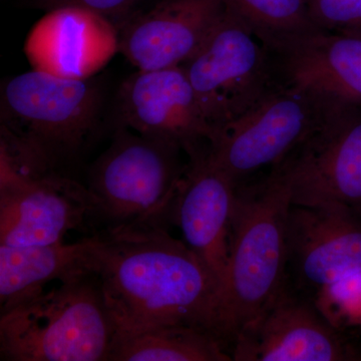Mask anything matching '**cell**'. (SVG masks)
Here are the masks:
<instances>
[{
  "label": "cell",
  "mask_w": 361,
  "mask_h": 361,
  "mask_svg": "<svg viewBox=\"0 0 361 361\" xmlns=\"http://www.w3.org/2000/svg\"><path fill=\"white\" fill-rule=\"evenodd\" d=\"M99 235L94 274L116 338L164 325L205 329L226 342L222 288L167 227L120 228Z\"/></svg>",
  "instance_id": "obj_1"
},
{
  "label": "cell",
  "mask_w": 361,
  "mask_h": 361,
  "mask_svg": "<svg viewBox=\"0 0 361 361\" xmlns=\"http://www.w3.org/2000/svg\"><path fill=\"white\" fill-rule=\"evenodd\" d=\"M291 188L276 167L255 184L237 187L229 261L223 285V325L231 345L237 334L289 283L287 222Z\"/></svg>",
  "instance_id": "obj_2"
},
{
  "label": "cell",
  "mask_w": 361,
  "mask_h": 361,
  "mask_svg": "<svg viewBox=\"0 0 361 361\" xmlns=\"http://www.w3.org/2000/svg\"><path fill=\"white\" fill-rule=\"evenodd\" d=\"M115 338L94 273L59 282L0 314L2 360H109Z\"/></svg>",
  "instance_id": "obj_3"
},
{
  "label": "cell",
  "mask_w": 361,
  "mask_h": 361,
  "mask_svg": "<svg viewBox=\"0 0 361 361\" xmlns=\"http://www.w3.org/2000/svg\"><path fill=\"white\" fill-rule=\"evenodd\" d=\"M182 152L174 142L116 128L87 173L104 230L167 227L188 165Z\"/></svg>",
  "instance_id": "obj_4"
},
{
  "label": "cell",
  "mask_w": 361,
  "mask_h": 361,
  "mask_svg": "<svg viewBox=\"0 0 361 361\" xmlns=\"http://www.w3.org/2000/svg\"><path fill=\"white\" fill-rule=\"evenodd\" d=\"M103 102L101 85L92 78L73 80L32 70L2 87L0 127L63 173L94 139Z\"/></svg>",
  "instance_id": "obj_5"
},
{
  "label": "cell",
  "mask_w": 361,
  "mask_h": 361,
  "mask_svg": "<svg viewBox=\"0 0 361 361\" xmlns=\"http://www.w3.org/2000/svg\"><path fill=\"white\" fill-rule=\"evenodd\" d=\"M182 66L215 132L280 84L269 49L226 8L206 42Z\"/></svg>",
  "instance_id": "obj_6"
},
{
  "label": "cell",
  "mask_w": 361,
  "mask_h": 361,
  "mask_svg": "<svg viewBox=\"0 0 361 361\" xmlns=\"http://www.w3.org/2000/svg\"><path fill=\"white\" fill-rule=\"evenodd\" d=\"M339 106L280 82L244 115L216 130L208 155L241 184L283 161Z\"/></svg>",
  "instance_id": "obj_7"
},
{
  "label": "cell",
  "mask_w": 361,
  "mask_h": 361,
  "mask_svg": "<svg viewBox=\"0 0 361 361\" xmlns=\"http://www.w3.org/2000/svg\"><path fill=\"white\" fill-rule=\"evenodd\" d=\"M274 167L293 205L341 204L361 213V106H337Z\"/></svg>",
  "instance_id": "obj_8"
},
{
  "label": "cell",
  "mask_w": 361,
  "mask_h": 361,
  "mask_svg": "<svg viewBox=\"0 0 361 361\" xmlns=\"http://www.w3.org/2000/svg\"><path fill=\"white\" fill-rule=\"evenodd\" d=\"M236 361L360 360V355L316 306L290 283L233 341Z\"/></svg>",
  "instance_id": "obj_9"
},
{
  "label": "cell",
  "mask_w": 361,
  "mask_h": 361,
  "mask_svg": "<svg viewBox=\"0 0 361 361\" xmlns=\"http://www.w3.org/2000/svg\"><path fill=\"white\" fill-rule=\"evenodd\" d=\"M361 271V213L341 204L293 205L287 222V273L313 298Z\"/></svg>",
  "instance_id": "obj_10"
},
{
  "label": "cell",
  "mask_w": 361,
  "mask_h": 361,
  "mask_svg": "<svg viewBox=\"0 0 361 361\" xmlns=\"http://www.w3.org/2000/svg\"><path fill=\"white\" fill-rule=\"evenodd\" d=\"M116 106V128L174 142L189 158L215 135L182 66L137 70L121 85Z\"/></svg>",
  "instance_id": "obj_11"
},
{
  "label": "cell",
  "mask_w": 361,
  "mask_h": 361,
  "mask_svg": "<svg viewBox=\"0 0 361 361\" xmlns=\"http://www.w3.org/2000/svg\"><path fill=\"white\" fill-rule=\"evenodd\" d=\"M97 216L90 190L65 173L0 188V245L59 243Z\"/></svg>",
  "instance_id": "obj_12"
},
{
  "label": "cell",
  "mask_w": 361,
  "mask_h": 361,
  "mask_svg": "<svg viewBox=\"0 0 361 361\" xmlns=\"http://www.w3.org/2000/svg\"><path fill=\"white\" fill-rule=\"evenodd\" d=\"M208 148L189 158L170 220L179 227L185 243L209 268L223 291L238 184L213 163Z\"/></svg>",
  "instance_id": "obj_13"
},
{
  "label": "cell",
  "mask_w": 361,
  "mask_h": 361,
  "mask_svg": "<svg viewBox=\"0 0 361 361\" xmlns=\"http://www.w3.org/2000/svg\"><path fill=\"white\" fill-rule=\"evenodd\" d=\"M225 11L222 0H161L135 11L118 30V51L139 71L184 65Z\"/></svg>",
  "instance_id": "obj_14"
},
{
  "label": "cell",
  "mask_w": 361,
  "mask_h": 361,
  "mask_svg": "<svg viewBox=\"0 0 361 361\" xmlns=\"http://www.w3.org/2000/svg\"><path fill=\"white\" fill-rule=\"evenodd\" d=\"M120 37L110 20L78 7L47 11L28 33L25 54L32 70L87 80L118 51Z\"/></svg>",
  "instance_id": "obj_15"
},
{
  "label": "cell",
  "mask_w": 361,
  "mask_h": 361,
  "mask_svg": "<svg viewBox=\"0 0 361 361\" xmlns=\"http://www.w3.org/2000/svg\"><path fill=\"white\" fill-rule=\"evenodd\" d=\"M280 82L341 104L361 106V37L320 32L273 54Z\"/></svg>",
  "instance_id": "obj_16"
},
{
  "label": "cell",
  "mask_w": 361,
  "mask_h": 361,
  "mask_svg": "<svg viewBox=\"0 0 361 361\" xmlns=\"http://www.w3.org/2000/svg\"><path fill=\"white\" fill-rule=\"evenodd\" d=\"M99 235L75 243L49 245H0V312L61 282L94 273Z\"/></svg>",
  "instance_id": "obj_17"
},
{
  "label": "cell",
  "mask_w": 361,
  "mask_h": 361,
  "mask_svg": "<svg viewBox=\"0 0 361 361\" xmlns=\"http://www.w3.org/2000/svg\"><path fill=\"white\" fill-rule=\"evenodd\" d=\"M227 345L205 329L164 325L116 338L109 361H231Z\"/></svg>",
  "instance_id": "obj_18"
},
{
  "label": "cell",
  "mask_w": 361,
  "mask_h": 361,
  "mask_svg": "<svg viewBox=\"0 0 361 361\" xmlns=\"http://www.w3.org/2000/svg\"><path fill=\"white\" fill-rule=\"evenodd\" d=\"M225 8L245 25L272 54L314 33L317 25L310 0H222Z\"/></svg>",
  "instance_id": "obj_19"
},
{
  "label": "cell",
  "mask_w": 361,
  "mask_h": 361,
  "mask_svg": "<svg viewBox=\"0 0 361 361\" xmlns=\"http://www.w3.org/2000/svg\"><path fill=\"white\" fill-rule=\"evenodd\" d=\"M312 299L337 329H361V271L322 289Z\"/></svg>",
  "instance_id": "obj_20"
},
{
  "label": "cell",
  "mask_w": 361,
  "mask_h": 361,
  "mask_svg": "<svg viewBox=\"0 0 361 361\" xmlns=\"http://www.w3.org/2000/svg\"><path fill=\"white\" fill-rule=\"evenodd\" d=\"M317 25L326 32L361 35V0H310Z\"/></svg>",
  "instance_id": "obj_21"
},
{
  "label": "cell",
  "mask_w": 361,
  "mask_h": 361,
  "mask_svg": "<svg viewBox=\"0 0 361 361\" xmlns=\"http://www.w3.org/2000/svg\"><path fill=\"white\" fill-rule=\"evenodd\" d=\"M141 0H23L30 8L47 11L61 7H78L99 14L110 20L118 30L135 13Z\"/></svg>",
  "instance_id": "obj_22"
},
{
  "label": "cell",
  "mask_w": 361,
  "mask_h": 361,
  "mask_svg": "<svg viewBox=\"0 0 361 361\" xmlns=\"http://www.w3.org/2000/svg\"><path fill=\"white\" fill-rule=\"evenodd\" d=\"M360 37H361V35H360Z\"/></svg>",
  "instance_id": "obj_23"
}]
</instances>
